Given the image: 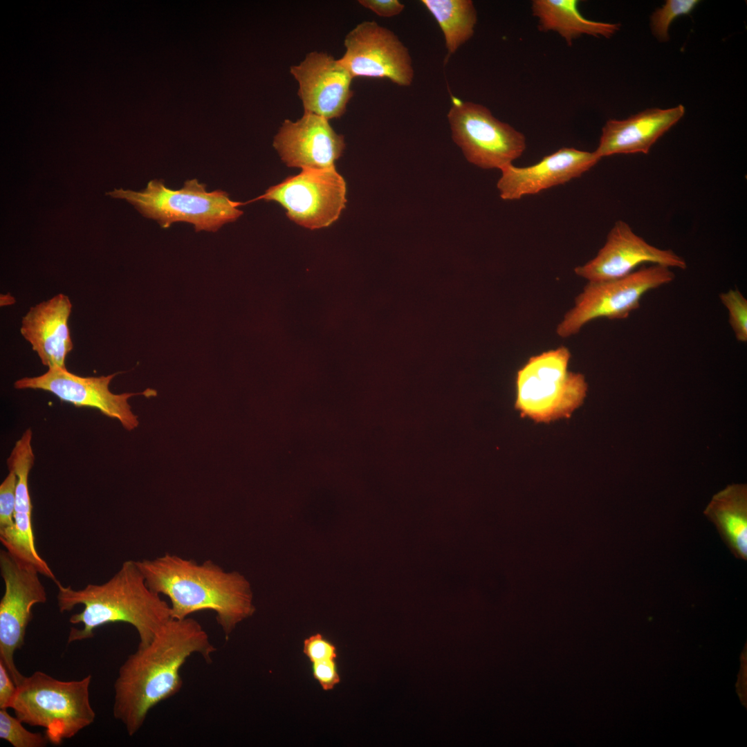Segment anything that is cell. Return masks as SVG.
Wrapping results in <instances>:
<instances>
[{
    "instance_id": "6da1fadb",
    "label": "cell",
    "mask_w": 747,
    "mask_h": 747,
    "mask_svg": "<svg viewBox=\"0 0 747 747\" xmlns=\"http://www.w3.org/2000/svg\"><path fill=\"white\" fill-rule=\"evenodd\" d=\"M216 649L195 619L171 618L147 645L138 646L122 664L114 683L113 717L133 736L149 712L182 688L181 669L192 654L207 663Z\"/></svg>"
},
{
    "instance_id": "7a4b0ae2",
    "label": "cell",
    "mask_w": 747,
    "mask_h": 747,
    "mask_svg": "<svg viewBox=\"0 0 747 747\" xmlns=\"http://www.w3.org/2000/svg\"><path fill=\"white\" fill-rule=\"evenodd\" d=\"M149 588L169 600L172 618L201 611L216 613L228 640L238 624L255 611L249 582L237 571L227 572L208 560L198 563L175 554L136 561Z\"/></svg>"
},
{
    "instance_id": "3957f363",
    "label": "cell",
    "mask_w": 747,
    "mask_h": 747,
    "mask_svg": "<svg viewBox=\"0 0 747 747\" xmlns=\"http://www.w3.org/2000/svg\"><path fill=\"white\" fill-rule=\"evenodd\" d=\"M55 584L61 613L84 606L81 612L69 618L71 623H81L82 627L71 629L68 643L92 638L94 630L106 624L124 622L137 631L138 646H145L172 618L169 603L149 588L136 561H124L113 576L100 584L75 589L58 580Z\"/></svg>"
},
{
    "instance_id": "277c9868",
    "label": "cell",
    "mask_w": 747,
    "mask_h": 747,
    "mask_svg": "<svg viewBox=\"0 0 747 747\" xmlns=\"http://www.w3.org/2000/svg\"><path fill=\"white\" fill-rule=\"evenodd\" d=\"M91 675L61 681L43 672L24 676L10 708L24 723L45 730L48 742L59 745L90 726L95 713L90 703Z\"/></svg>"
},
{
    "instance_id": "5b68a950",
    "label": "cell",
    "mask_w": 747,
    "mask_h": 747,
    "mask_svg": "<svg viewBox=\"0 0 747 747\" xmlns=\"http://www.w3.org/2000/svg\"><path fill=\"white\" fill-rule=\"evenodd\" d=\"M125 199L140 214L152 219L164 228L174 222H187L195 230L216 232L227 223L237 220L243 212L240 203L232 201L222 190L208 192L196 179L187 180L179 190L167 188L163 181L152 180L140 192L114 190L107 193Z\"/></svg>"
},
{
    "instance_id": "8992f818",
    "label": "cell",
    "mask_w": 747,
    "mask_h": 747,
    "mask_svg": "<svg viewBox=\"0 0 747 747\" xmlns=\"http://www.w3.org/2000/svg\"><path fill=\"white\" fill-rule=\"evenodd\" d=\"M570 358L562 346L531 357L518 371L515 408L522 417L549 423L582 404L588 385L582 374L568 371Z\"/></svg>"
},
{
    "instance_id": "52a82bcc",
    "label": "cell",
    "mask_w": 747,
    "mask_h": 747,
    "mask_svg": "<svg viewBox=\"0 0 747 747\" xmlns=\"http://www.w3.org/2000/svg\"><path fill=\"white\" fill-rule=\"evenodd\" d=\"M674 278L671 268L652 264L620 278L588 282L575 298L574 306L557 325L556 333L566 338L597 318L625 319L640 307L645 293L672 282Z\"/></svg>"
},
{
    "instance_id": "ba28073f",
    "label": "cell",
    "mask_w": 747,
    "mask_h": 747,
    "mask_svg": "<svg viewBox=\"0 0 747 747\" xmlns=\"http://www.w3.org/2000/svg\"><path fill=\"white\" fill-rule=\"evenodd\" d=\"M448 120L454 142L470 163L482 169L501 170L513 164L526 148L522 132L479 103L452 98Z\"/></svg>"
},
{
    "instance_id": "9c48e42d",
    "label": "cell",
    "mask_w": 747,
    "mask_h": 747,
    "mask_svg": "<svg viewBox=\"0 0 747 747\" xmlns=\"http://www.w3.org/2000/svg\"><path fill=\"white\" fill-rule=\"evenodd\" d=\"M347 185L333 167L303 169L269 187L257 199L275 201L297 224L314 230L329 226L345 208Z\"/></svg>"
},
{
    "instance_id": "30bf717a",
    "label": "cell",
    "mask_w": 747,
    "mask_h": 747,
    "mask_svg": "<svg viewBox=\"0 0 747 747\" xmlns=\"http://www.w3.org/2000/svg\"><path fill=\"white\" fill-rule=\"evenodd\" d=\"M0 573L5 584L0 601V661L18 685L24 676L16 667L15 653L24 644L33 607L45 603L47 593L38 570L6 550L0 551Z\"/></svg>"
},
{
    "instance_id": "8fae6325",
    "label": "cell",
    "mask_w": 747,
    "mask_h": 747,
    "mask_svg": "<svg viewBox=\"0 0 747 747\" xmlns=\"http://www.w3.org/2000/svg\"><path fill=\"white\" fill-rule=\"evenodd\" d=\"M344 45V54L338 59L353 78H387L400 86L412 84V57L391 30L375 21H365L347 33Z\"/></svg>"
},
{
    "instance_id": "7c38bea8",
    "label": "cell",
    "mask_w": 747,
    "mask_h": 747,
    "mask_svg": "<svg viewBox=\"0 0 747 747\" xmlns=\"http://www.w3.org/2000/svg\"><path fill=\"white\" fill-rule=\"evenodd\" d=\"M117 372L107 376H81L67 369L48 368L44 374L33 377H24L14 382L17 389H39L50 392L59 400L77 407H87L99 410L102 414L117 419L124 429L131 431L138 427V416L132 411L128 399L142 395L147 398L157 396L155 389L147 388L142 392L116 394L109 389Z\"/></svg>"
},
{
    "instance_id": "4fadbf2b",
    "label": "cell",
    "mask_w": 747,
    "mask_h": 747,
    "mask_svg": "<svg viewBox=\"0 0 747 747\" xmlns=\"http://www.w3.org/2000/svg\"><path fill=\"white\" fill-rule=\"evenodd\" d=\"M645 263L681 270L687 268L683 257L670 249L649 244L628 223L618 220L596 256L576 267L574 272L588 282L606 281L624 277Z\"/></svg>"
},
{
    "instance_id": "5bb4252c",
    "label": "cell",
    "mask_w": 747,
    "mask_h": 747,
    "mask_svg": "<svg viewBox=\"0 0 747 747\" xmlns=\"http://www.w3.org/2000/svg\"><path fill=\"white\" fill-rule=\"evenodd\" d=\"M290 72L299 84L304 113L326 120L340 118L353 95V77L338 59L324 52L308 53Z\"/></svg>"
},
{
    "instance_id": "9a60e30c",
    "label": "cell",
    "mask_w": 747,
    "mask_h": 747,
    "mask_svg": "<svg viewBox=\"0 0 747 747\" xmlns=\"http://www.w3.org/2000/svg\"><path fill=\"white\" fill-rule=\"evenodd\" d=\"M273 147L288 167L321 169L335 167L345 142L344 136L334 131L328 120L304 113L295 122L284 121L275 136Z\"/></svg>"
},
{
    "instance_id": "2e32d148",
    "label": "cell",
    "mask_w": 747,
    "mask_h": 747,
    "mask_svg": "<svg viewBox=\"0 0 747 747\" xmlns=\"http://www.w3.org/2000/svg\"><path fill=\"white\" fill-rule=\"evenodd\" d=\"M600 159L595 151L562 147L533 165L503 167L497 187L502 199H520L580 177Z\"/></svg>"
},
{
    "instance_id": "e0dca14e",
    "label": "cell",
    "mask_w": 747,
    "mask_h": 747,
    "mask_svg": "<svg viewBox=\"0 0 747 747\" xmlns=\"http://www.w3.org/2000/svg\"><path fill=\"white\" fill-rule=\"evenodd\" d=\"M71 311L69 297L59 293L32 306L22 318L21 335L48 369L66 367V358L73 348L68 326Z\"/></svg>"
},
{
    "instance_id": "ac0fdd59",
    "label": "cell",
    "mask_w": 747,
    "mask_h": 747,
    "mask_svg": "<svg viewBox=\"0 0 747 747\" xmlns=\"http://www.w3.org/2000/svg\"><path fill=\"white\" fill-rule=\"evenodd\" d=\"M682 104L647 109L622 119H609L602 129L594 151L602 158L614 154H648L656 142L684 116Z\"/></svg>"
},
{
    "instance_id": "d6986e66",
    "label": "cell",
    "mask_w": 747,
    "mask_h": 747,
    "mask_svg": "<svg viewBox=\"0 0 747 747\" xmlns=\"http://www.w3.org/2000/svg\"><path fill=\"white\" fill-rule=\"evenodd\" d=\"M576 0H533L531 11L539 30L555 32L569 44L584 35L609 38L620 30V24L584 18Z\"/></svg>"
},
{
    "instance_id": "ffe728a7",
    "label": "cell",
    "mask_w": 747,
    "mask_h": 747,
    "mask_svg": "<svg viewBox=\"0 0 747 747\" xmlns=\"http://www.w3.org/2000/svg\"><path fill=\"white\" fill-rule=\"evenodd\" d=\"M705 515L715 525L732 554L747 559V488L732 484L714 495Z\"/></svg>"
},
{
    "instance_id": "44dd1931",
    "label": "cell",
    "mask_w": 747,
    "mask_h": 747,
    "mask_svg": "<svg viewBox=\"0 0 747 747\" xmlns=\"http://www.w3.org/2000/svg\"><path fill=\"white\" fill-rule=\"evenodd\" d=\"M443 34L449 55L474 35L477 12L471 0H421Z\"/></svg>"
},
{
    "instance_id": "7402d4cb",
    "label": "cell",
    "mask_w": 747,
    "mask_h": 747,
    "mask_svg": "<svg viewBox=\"0 0 747 747\" xmlns=\"http://www.w3.org/2000/svg\"><path fill=\"white\" fill-rule=\"evenodd\" d=\"M16 716L10 714L7 709H0V738L14 747H43L48 740L45 734L27 730Z\"/></svg>"
},
{
    "instance_id": "603a6c76",
    "label": "cell",
    "mask_w": 747,
    "mask_h": 747,
    "mask_svg": "<svg viewBox=\"0 0 747 747\" xmlns=\"http://www.w3.org/2000/svg\"><path fill=\"white\" fill-rule=\"evenodd\" d=\"M699 3L697 0L666 1L650 17V28L654 36L660 42L668 41L669 27L672 21L678 17L689 15Z\"/></svg>"
},
{
    "instance_id": "cb8c5ba5",
    "label": "cell",
    "mask_w": 747,
    "mask_h": 747,
    "mask_svg": "<svg viewBox=\"0 0 747 747\" xmlns=\"http://www.w3.org/2000/svg\"><path fill=\"white\" fill-rule=\"evenodd\" d=\"M17 477L9 473L0 485V540L5 547L10 542L15 527Z\"/></svg>"
},
{
    "instance_id": "d4e9b609",
    "label": "cell",
    "mask_w": 747,
    "mask_h": 747,
    "mask_svg": "<svg viewBox=\"0 0 747 747\" xmlns=\"http://www.w3.org/2000/svg\"><path fill=\"white\" fill-rule=\"evenodd\" d=\"M719 299L728 311L729 323L736 339L747 342V299L738 289H730L719 294Z\"/></svg>"
},
{
    "instance_id": "484cf974",
    "label": "cell",
    "mask_w": 747,
    "mask_h": 747,
    "mask_svg": "<svg viewBox=\"0 0 747 747\" xmlns=\"http://www.w3.org/2000/svg\"><path fill=\"white\" fill-rule=\"evenodd\" d=\"M303 652L311 663L336 659V647L322 634H316L304 640Z\"/></svg>"
},
{
    "instance_id": "4316f807",
    "label": "cell",
    "mask_w": 747,
    "mask_h": 747,
    "mask_svg": "<svg viewBox=\"0 0 747 747\" xmlns=\"http://www.w3.org/2000/svg\"><path fill=\"white\" fill-rule=\"evenodd\" d=\"M314 679L324 690H332L340 681L335 659H328L312 663Z\"/></svg>"
},
{
    "instance_id": "83f0119b",
    "label": "cell",
    "mask_w": 747,
    "mask_h": 747,
    "mask_svg": "<svg viewBox=\"0 0 747 747\" xmlns=\"http://www.w3.org/2000/svg\"><path fill=\"white\" fill-rule=\"evenodd\" d=\"M358 3L382 17L396 16L405 9V5L398 0H360Z\"/></svg>"
},
{
    "instance_id": "f1b7e54d",
    "label": "cell",
    "mask_w": 747,
    "mask_h": 747,
    "mask_svg": "<svg viewBox=\"0 0 747 747\" xmlns=\"http://www.w3.org/2000/svg\"><path fill=\"white\" fill-rule=\"evenodd\" d=\"M17 692V685L0 661V709L10 708Z\"/></svg>"
},
{
    "instance_id": "f546056e",
    "label": "cell",
    "mask_w": 747,
    "mask_h": 747,
    "mask_svg": "<svg viewBox=\"0 0 747 747\" xmlns=\"http://www.w3.org/2000/svg\"><path fill=\"white\" fill-rule=\"evenodd\" d=\"M1 299L7 300L6 305L12 304L15 302L14 297L10 296V294L3 295V297L1 295Z\"/></svg>"
}]
</instances>
